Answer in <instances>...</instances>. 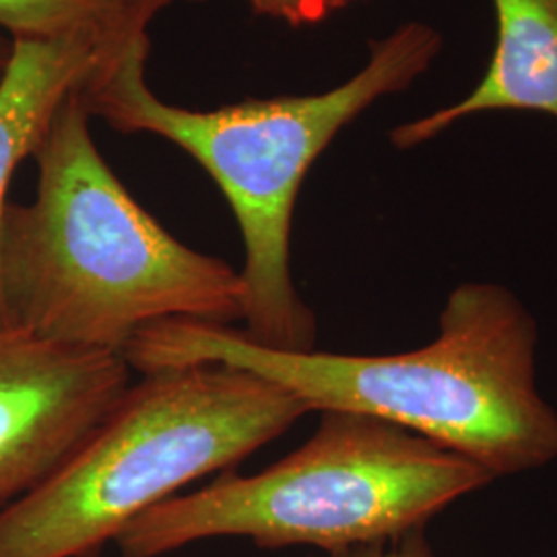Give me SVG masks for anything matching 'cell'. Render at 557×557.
Masks as SVG:
<instances>
[{"label":"cell","mask_w":557,"mask_h":557,"mask_svg":"<svg viewBox=\"0 0 557 557\" xmlns=\"http://www.w3.org/2000/svg\"><path fill=\"white\" fill-rule=\"evenodd\" d=\"M498 41L478 87L432 114L400 124L391 140L411 149L460 120L499 110L557 120V0H494Z\"/></svg>","instance_id":"7"},{"label":"cell","mask_w":557,"mask_h":557,"mask_svg":"<svg viewBox=\"0 0 557 557\" xmlns=\"http://www.w3.org/2000/svg\"><path fill=\"white\" fill-rule=\"evenodd\" d=\"M120 354L0 329V510L50 478L131 386Z\"/></svg>","instance_id":"6"},{"label":"cell","mask_w":557,"mask_h":557,"mask_svg":"<svg viewBox=\"0 0 557 557\" xmlns=\"http://www.w3.org/2000/svg\"><path fill=\"white\" fill-rule=\"evenodd\" d=\"M537 322L499 283L457 285L438 335L407 354L278 351L232 326L163 320L143 329L122 358L143 374L220 363L304 400L310 411L384 419L469 458L494 478L557 458V411L537 388Z\"/></svg>","instance_id":"1"},{"label":"cell","mask_w":557,"mask_h":557,"mask_svg":"<svg viewBox=\"0 0 557 557\" xmlns=\"http://www.w3.org/2000/svg\"><path fill=\"white\" fill-rule=\"evenodd\" d=\"M296 453L257 475L223 473L131 520L120 557H161L205 539H250L260 549L322 554L425 529L496 478L478 462L384 419L320 411Z\"/></svg>","instance_id":"4"},{"label":"cell","mask_w":557,"mask_h":557,"mask_svg":"<svg viewBox=\"0 0 557 557\" xmlns=\"http://www.w3.org/2000/svg\"><path fill=\"white\" fill-rule=\"evenodd\" d=\"M149 48L147 29H137L89 73L81 94L91 119L126 135H158L199 161L230 202L246 248L242 333L278 351L314 349L317 317L292 277V221L301 182L349 122L430 69L442 36L411 21L374 41L366 66L331 91L209 112L165 103L149 89Z\"/></svg>","instance_id":"3"},{"label":"cell","mask_w":557,"mask_h":557,"mask_svg":"<svg viewBox=\"0 0 557 557\" xmlns=\"http://www.w3.org/2000/svg\"><path fill=\"white\" fill-rule=\"evenodd\" d=\"M349 2H356V0H329V7H331V11H337V9L347 7Z\"/></svg>","instance_id":"13"},{"label":"cell","mask_w":557,"mask_h":557,"mask_svg":"<svg viewBox=\"0 0 557 557\" xmlns=\"http://www.w3.org/2000/svg\"><path fill=\"white\" fill-rule=\"evenodd\" d=\"M306 413L296 395L230 366L145 374L50 478L0 510V557H100L131 520Z\"/></svg>","instance_id":"5"},{"label":"cell","mask_w":557,"mask_h":557,"mask_svg":"<svg viewBox=\"0 0 557 557\" xmlns=\"http://www.w3.org/2000/svg\"><path fill=\"white\" fill-rule=\"evenodd\" d=\"M308 557H438L434 554L430 541L425 537V529L411 531L403 537L380 541V543H366L347 549H338L331 554Z\"/></svg>","instance_id":"10"},{"label":"cell","mask_w":557,"mask_h":557,"mask_svg":"<svg viewBox=\"0 0 557 557\" xmlns=\"http://www.w3.org/2000/svg\"><path fill=\"white\" fill-rule=\"evenodd\" d=\"M83 83L60 103L32 156L36 199L7 205L0 283L11 326L122 356L143 329L163 320H244L238 271L174 238L103 161Z\"/></svg>","instance_id":"2"},{"label":"cell","mask_w":557,"mask_h":557,"mask_svg":"<svg viewBox=\"0 0 557 557\" xmlns=\"http://www.w3.org/2000/svg\"><path fill=\"white\" fill-rule=\"evenodd\" d=\"M133 32L112 38L71 36L60 40H13V57L0 81V238L9 205L7 193L17 165L34 156L64 98ZM0 329H13L2 298V283Z\"/></svg>","instance_id":"8"},{"label":"cell","mask_w":557,"mask_h":557,"mask_svg":"<svg viewBox=\"0 0 557 557\" xmlns=\"http://www.w3.org/2000/svg\"><path fill=\"white\" fill-rule=\"evenodd\" d=\"M176 0H0V29L13 40L122 36L149 27Z\"/></svg>","instance_id":"9"},{"label":"cell","mask_w":557,"mask_h":557,"mask_svg":"<svg viewBox=\"0 0 557 557\" xmlns=\"http://www.w3.org/2000/svg\"><path fill=\"white\" fill-rule=\"evenodd\" d=\"M13 57V38L0 29V81L4 77Z\"/></svg>","instance_id":"12"},{"label":"cell","mask_w":557,"mask_h":557,"mask_svg":"<svg viewBox=\"0 0 557 557\" xmlns=\"http://www.w3.org/2000/svg\"><path fill=\"white\" fill-rule=\"evenodd\" d=\"M248 2L257 15L285 21L294 27L319 23L333 13L329 7V0H248Z\"/></svg>","instance_id":"11"}]
</instances>
